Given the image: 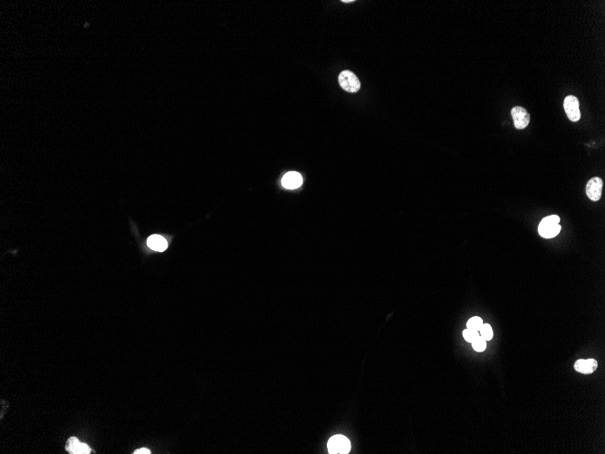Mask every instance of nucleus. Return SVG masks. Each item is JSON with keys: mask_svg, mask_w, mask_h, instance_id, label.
Segmentation results:
<instances>
[{"mask_svg": "<svg viewBox=\"0 0 605 454\" xmlns=\"http://www.w3.org/2000/svg\"><path fill=\"white\" fill-rule=\"evenodd\" d=\"M65 450L71 454H89L92 453V450L87 444L82 443L76 437L69 438L65 445Z\"/></svg>", "mask_w": 605, "mask_h": 454, "instance_id": "obj_7", "label": "nucleus"}, {"mask_svg": "<svg viewBox=\"0 0 605 454\" xmlns=\"http://www.w3.org/2000/svg\"><path fill=\"white\" fill-rule=\"evenodd\" d=\"M472 347L475 351H485L487 348V341L483 337H479L472 343Z\"/></svg>", "mask_w": 605, "mask_h": 454, "instance_id": "obj_14", "label": "nucleus"}, {"mask_svg": "<svg viewBox=\"0 0 605 454\" xmlns=\"http://www.w3.org/2000/svg\"><path fill=\"white\" fill-rule=\"evenodd\" d=\"M564 107L567 117L572 122H578L581 119V112L579 108V101L577 97L573 96H568L565 97L564 101Z\"/></svg>", "mask_w": 605, "mask_h": 454, "instance_id": "obj_4", "label": "nucleus"}, {"mask_svg": "<svg viewBox=\"0 0 605 454\" xmlns=\"http://www.w3.org/2000/svg\"><path fill=\"white\" fill-rule=\"evenodd\" d=\"M328 452L331 454H346L351 451V442L344 435H334L327 443Z\"/></svg>", "mask_w": 605, "mask_h": 454, "instance_id": "obj_2", "label": "nucleus"}, {"mask_svg": "<svg viewBox=\"0 0 605 454\" xmlns=\"http://www.w3.org/2000/svg\"><path fill=\"white\" fill-rule=\"evenodd\" d=\"M338 82L344 91L349 93H357L361 88L359 78L355 76V74L348 70H344L339 75Z\"/></svg>", "mask_w": 605, "mask_h": 454, "instance_id": "obj_3", "label": "nucleus"}, {"mask_svg": "<svg viewBox=\"0 0 605 454\" xmlns=\"http://www.w3.org/2000/svg\"><path fill=\"white\" fill-rule=\"evenodd\" d=\"M463 337L468 343H473L475 340H477L480 336L478 334V331L472 330L468 328L463 331Z\"/></svg>", "mask_w": 605, "mask_h": 454, "instance_id": "obj_13", "label": "nucleus"}, {"mask_svg": "<svg viewBox=\"0 0 605 454\" xmlns=\"http://www.w3.org/2000/svg\"><path fill=\"white\" fill-rule=\"evenodd\" d=\"M483 320L480 317H474L470 318L467 323V327L468 329H472L475 331H479L481 329L482 325H483Z\"/></svg>", "mask_w": 605, "mask_h": 454, "instance_id": "obj_11", "label": "nucleus"}, {"mask_svg": "<svg viewBox=\"0 0 605 454\" xmlns=\"http://www.w3.org/2000/svg\"><path fill=\"white\" fill-rule=\"evenodd\" d=\"M511 115L514 120L516 129L523 130L528 126L530 123V114L525 108L516 106L511 110Z\"/></svg>", "mask_w": 605, "mask_h": 454, "instance_id": "obj_5", "label": "nucleus"}, {"mask_svg": "<svg viewBox=\"0 0 605 454\" xmlns=\"http://www.w3.org/2000/svg\"><path fill=\"white\" fill-rule=\"evenodd\" d=\"M560 218L557 215H551L542 220L538 227V232L544 239H553L561 231Z\"/></svg>", "mask_w": 605, "mask_h": 454, "instance_id": "obj_1", "label": "nucleus"}, {"mask_svg": "<svg viewBox=\"0 0 605 454\" xmlns=\"http://www.w3.org/2000/svg\"><path fill=\"white\" fill-rule=\"evenodd\" d=\"M148 247L156 251H164L168 248V242L165 239L159 235H151L147 241Z\"/></svg>", "mask_w": 605, "mask_h": 454, "instance_id": "obj_10", "label": "nucleus"}, {"mask_svg": "<svg viewBox=\"0 0 605 454\" xmlns=\"http://www.w3.org/2000/svg\"><path fill=\"white\" fill-rule=\"evenodd\" d=\"M597 366L598 364L595 359H579L574 364V369L581 373L590 374L597 369Z\"/></svg>", "mask_w": 605, "mask_h": 454, "instance_id": "obj_8", "label": "nucleus"}, {"mask_svg": "<svg viewBox=\"0 0 605 454\" xmlns=\"http://www.w3.org/2000/svg\"><path fill=\"white\" fill-rule=\"evenodd\" d=\"M480 337H483L486 341L491 340L493 338V330L490 324H483L480 329Z\"/></svg>", "mask_w": 605, "mask_h": 454, "instance_id": "obj_12", "label": "nucleus"}, {"mask_svg": "<svg viewBox=\"0 0 605 454\" xmlns=\"http://www.w3.org/2000/svg\"><path fill=\"white\" fill-rule=\"evenodd\" d=\"M133 454H151V451H150L149 449H147V448H141V449H138V450H136V451H134V453H133Z\"/></svg>", "mask_w": 605, "mask_h": 454, "instance_id": "obj_15", "label": "nucleus"}, {"mask_svg": "<svg viewBox=\"0 0 605 454\" xmlns=\"http://www.w3.org/2000/svg\"><path fill=\"white\" fill-rule=\"evenodd\" d=\"M604 182L603 179L599 177H593L587 182L586 185V194L588 198L592 201H598L602 197Z\"/></svg>", "mask_w": 605, "mask_h": 454, "instance_id": "obj_6", "label": "nucleus"}, {"mask_svg": "<svg viewBox=\"0 0 605 454\" xmlns=\"http://www.w3.org/2000/svg\"><path fill=\"white\" fill-rule=\"evenodd\" d=\"M342 2L343 3H351V2H353V0H343Z\"/></svg>", "mask_w": 605, "mask_h": 454, "instance_id": "obj_16", "label": "nucleus"}, {"mask_svg": "<svg viewBox=\"0 0 605 454\" xmlns=\"http://www.w3.org/2000/svg\"><path fill=\"white\" fill-rule=\"evenodd\" d=\"M302 183V177L298 172H290L283 177L282 185L289 190L297 189Z\"/></svg>", "mask_w": 605, "mask_h": 454, "instance_id": "obj_9", "label": "nucleus"}]
</instances>
